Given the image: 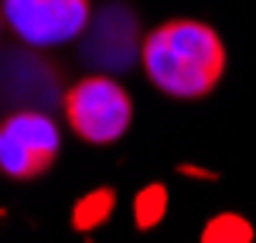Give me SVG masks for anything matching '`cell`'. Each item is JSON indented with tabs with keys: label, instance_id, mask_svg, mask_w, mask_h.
Masks as SVG:
<instances>
[{
	"label": "cell",
	"instance_id": "cell-1",
	"mask_svg": "<svg viewBox=\"0 0 256 243\" xmlns=\"http://www.w3.org/2000/svg\"><path fill=\"white\" fill-rule=\"evenodd\" d=\"M140 62L147 79L171 100H205L226 76V41L205 21L171 18L147 31L140 41Z\"/></svg>",
	"mask_w": 256,
	"mask_h": 243
},
{
	"label": "cell",
	"instance_id": "cell-2",
	"mask_svg": "<svg viewBox=\"0 0 256 243\" xmlns=\"http://www.w3.org/2000/svg\"><path fill=\"white\" fill-rule=\"evenodd\" d=\"M65 123L72 134L86 144H116L134 120V103L130 93L113 76H86L62 96Z\"/></svg>",
	"mask_w": 256,
	"mask_h": 243
},
{
	"label": "cell",
	"instance_id": "cell-3",
	"mask_svg": "<svg viewBox=\"0 0 256 243\" xmlns=\"http://www.w3.org/2000/svg\"><path fill=\"white\" fill-rule=\"evenodd\" d=\"M58 127L38 110H18L0 123V171L14 182H34L58 161Z\"/></svg>",
	"mask_w": 256,
	"mask_h": 243
},
{
	"label": "cell",
	"instance_id": "cell-4",
	"mask_svg": "<svg viewBox=\"0 0 256 243\" xmlns=\"http://www.w3.org/2000/svg\"><path fill=\"white\" fill-rule=\"evenodd\" d=\"M4 21L31 48H55L76 41L92 21L89 0H4Z\"/></svg>",
	"mask_w": 256,
	"mask_h": 243
},
{
	"label": "cell",
	"instance_id": "cell-5",
	"mask_svg": "<svg viewBox=\"0 0 256 243\" xmlns=\"http://www.w3.org/2000/svg\"><path fill=\"white\" fill-rule=\"evenodd\" d=\"M113 209H116V192L110 185H99V188H92L89 195H82L79 202H76V209H72V226L79 233H92L96 226H102L113 216Z\"/></svg>",
	"mask_w": 256,
	"mask_h": 243
},
{
	"label": "cell",
	"instance_id": "cell-6",
	"mask_svg": "<svg viewBox=\"0 0 256 243\" xmlns=\"http://www.w3.org/2000/svg\"><path fill=\"white\" fill-rule=\"evenodd\" d=\"M202 243H253V226L236 212H218L205 223Z\"/></svg>",
	"mask_w": 256,
	"mask_h": 243
},
{
	"label": "cell",
	"instance_id": "cell-7",
	"mask_svg": "<svg viewBox=\"0 0 256 243\" xmlns=\"http://www.w3.org/2000/svg\"><path fill=\"white\" fill-rule=\"evenodd\" d=\"M164 212H168V188L160 182L144 185L137 192V199H134V223H137V229H154L164 219Z\"/></svg>",
	"mask_w": 256,
	"mask_h": 243
},
{
	"label": "cell",
	"instance_id": "cell-8",
	"mask_svg": "<svg viewBox=\"0 0 256 243\" xmlns=\"http://www.w3.org/2000/svg\"><path fill=\"white\" fill-rule=\"evenodd\" d=\"M0 21H4V11H0Z\"/></svg>",
	"mask_w": 256,
	"mask_h": 243
}]
</instances>
